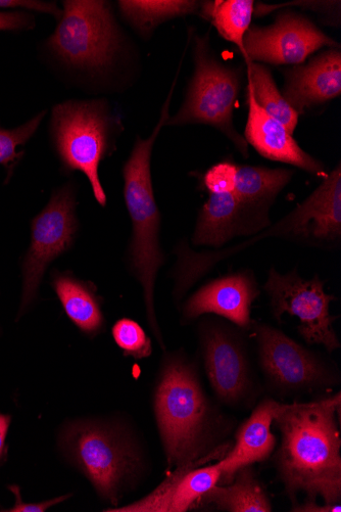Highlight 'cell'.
Here are the masks:
<instances>
[{"label": "cell", "instance_id": "obj_21", "mask_svg": "<svg viewBox=\"0 0 341 512\" xmlns=\"http://www.w3.org/2000/svg\"><path fill=\"white\" fill-rule=\"evenodd\" d=\"M198 504L229 512H271V500L252 465L240 469L228 486H214Z\"/></svg>", "mask_w": 341, "mask_h": 512}, {"label": "cell", "instance_id": "obj_2", "mask_svg": "<svg viewBox=\"0 0 341 512\" xmlns=\"http://www.w3.org/2000/svg\"><path fill=\"white\" fill-rule=\"evenodd\" d=\"M154 410L170 470L205 458L221 460L232 447L231 442L216 447L222 416L202 387L196 363L181 352L162 361Z\"/></svg>", "mask_w": 341, "mask_h": 512}, {"label": "cell", "instance_id": "obj_13", "mask_svg": "<svg viewBox=\"0 0 341 512\" xmlns=\"http://www.w3.org/2000/svg\"><path fill=\"white\" fill-rule=\"evenodd\" d=\"M289 242L319 249L341 244V165L302 204L284 218Z\"/></svg>", "mask_w": 341, "mask_h": 512}, {"label": "cell", "instance_id": "obj_18", "mask_svg": "<svg viewBox=\"0 0 341 512\" xmlns=\"http://www.w3.org/2000/svg\"><path fill=\"white\" fill-rule=\"evenodd\" d=\"M247 93L249 117L245 138L248 145L268 160L296 166L316 176L324 174L323 163L306 153L294 136L257 104L249 85Z\"/></svg>", "mask_w": 341, "mask_h": 512}, {"label": "cell", "instance_id": "obj_5", "mask_svg": "<svg viewBox=\"0 0 341 512\" xmlns=\"http://www.w3.org/2000/svg\"><path fill=\"white\" fill-rule=\"evenodd\" d=\"M121 130L120 118L104 100L69 101L53 109L51 132L62 167L66 172H82L102 207L108 200L100 165L116 150V137Z\"/></svg>", "mask_w": 341, "mask_h": 512}, {"label": "cell", "instance_id": "obj_26", "mask_svg": "<svg viewBox=\"0 0 341 512\" xmlns=\"http://www.w3.org/2000/svg\"><path fill=\"white\" fill-rule=\"evenodd\" d=\"M46 111H43L30 119L25 124L14 128L6 129L0 125V165L7 170L8 179L25 153L18 152V148L25 146L38 130Z\"/></svg>", "mask_w": 341, "mask_h": 512}, {"label": "cell", "instance_id": "obj_23", "mask_svg": "<svg viewBox=\"0 0 341 512\" xmlns=\"http://www.w3.org/2000/svg\"><path fill=\"white\" fill-rule=\"evenodd\" d=\"M199 15L210 21L218 33L243 54V40L255 15L253 0H215L203 2Z\"/></svg>", "mask_w": 341, "mask_h": 512}, {"label": "cell", "instance_id": "obj_27", "mask_svg": "<svg viewBox=\"0 0 341 512\" xmlns=\"http://www.w3.org/2000/svg\"><path fill=\"white\" fill-rule=\"evenodd\" d=\"M113 339L125 357L136 360L148 358L153 353L152 340L141 325L129 318L118 320L112 329Z\"/></svg>", "mask_w": 341, "mask_h": 512}, {"label": "cell", "instance_id": "obj_24", "mask_svg": "<svg viewBox=\"0 0 341 512\" xmlns=\"http://www.w3.org/2000/svg\"><path fill=\"white\" fill-rule=\"evenodd\" d=\"M200 2L192 0H164V2H142L123 0L118 6L124 18L141 34L148 35L159 25L187 15L199 14Z\"/></svg>", "mask_w": 341, "mask_h": 512}, {"label": "cell", "instance_id": "obj_4", "mask_svg": "<svg viewBox=\"0 0 341 512\" xmlns=\"http://www.w3.org/2000/svg\"><path fill=\"white\" fill-rule=\"evenodd\" d=\"M58 444L97 496L114 506L145 472L144 454L137 440L114 421L83 418L68 422L60 431Z\"/></svg>", "mask_w": 341, "mask_h": 512}, {"label": "cell", "instance_id": "obj_29", "mask_svg": "<svg viewBox=\"0 0 341 512\" xmlns=\"http://www.w3.org/2000/svg\"><path fill=\"white\" fill-rule=\"evenodd\" d=\"M236 164L225 160L211 167L203 176L202 184L208 193L233 192Z\"/></svg>", "mask_w": 341, "mask_h": 512}, {"label": "cell", "instance_id": "obj_22", "mask_svg": "<svg viewBox=\"0 0 341 512\" xmlns=\"http://www.w3.org/2000/svg\"><path fill=\"white\" fill-rule=\"evenodd\" d=\"M294 174L291 169L236 164L233 193L247 204L271 208Z\"/></svg>", "mask_w": 341, "mask_h": 512}, {"label": "cell", "instance_id": "obj_33", "mask_svg": "<svg viewBox=\"0 0 341 512\" xmlns=\"http://www.w3.org/2000/svg\"><path fill=\"white\" fill-rule=\"evenodd\" d=\"M291 511L295 512H340L341 506L340 503H325L324 505H319L317 501L306 500L305 504H294Z\"/></svg>", "mask_w": 341, "mask_h": 512}, {"label": "cell", "instance_id": "obj_28", "mask_svg": "<svg viewBox=\"0 0 341 512\" xmlns=\"http://www.w3.org/2000/svg\"><path fill=\"white\" fill-rule=\"evenodd\" d=\"M291 6L310 9L312 12L321 14L323 19H327L328 25H340V2H294L279 6L258 5L255 8V14L257 17H262L277 9Z\"/></svg>", "mask_w": 341, "mask_h": 512}, {"label": "cell", "instance_id": "obj_19", "mask_svg": "<svg viewBox=\"0 0 341 512\" xmlns=\"http://www.w3.org/2000/svg\"><path fill=\"white\" fill-rule=\"evenodd\" d=\"M279 405L273 399H265L239 428L234 446L218 462L222 484L230 483L240 469L271 456L277 442L271 427Z\"/></svg>", "mask_w": 341, "mask_h": 512}, {"label": "cell", "instance_id": "obj_8", "mask_svg": "<svg viewBox=\"0 0 341 512\" xmlns=\"http://www.w3.org/2000/svg\"><path fill=\"white\" fill-rule=\"evenodd\" d=\"M324 285L318 274L305 279L297 269L281 274L271 268L264 290L276 320L281 322L285 313L297 316L298 331L304 341L308 345H322L331 353L340 348L333 329L337 316L330 314V303L336 298L325 293Z\"/></svg>", "mask_w": 341, "mask_h": 512}, {"label": "cell", "instance_id": "obj_31", "mask_svg": "<svg viewBox=\"0 0 341 512\" xmlns=\"http://www.w3.org/2000/svg\"><path fill=\"white\" fill-rule=\"evenodd\" d=\"M10 491L14 494L16 500L15 505L10 509H5L2 511H9V512H45L47 509H50L51 507H54L58 504L64 503L68 499H70L73 494H66L62 495L60 497H56L50 500H45L41 502H35V503H27L24 502L22 499L20 487L17 485H12L9 487Z\"/></svg>", "mask_w": 341, "mask_h": 512}, {"label": "cell", "instance_id": "obj_32", "mask_svg": "<svg viewBox=\"0 0 341 512\" xmlns=\"http://www.w3.org/2000/svg\"><path fill=\"white\" fill-rule=\"evenodd\" d=\"M34 16L21 11L0 10V31H24L33 29Z\"/></svg>", "mask_w": 341, "mask_h": 512}, {"label": "cell", "instance_id": "obj_9", "mask_svg": "<svg viewBox=\"0 0 341 512\" xmlns=\"http://www.w3.org/2000/svg\"><path fill=\"white\" fill-rule=\"evenodd\" d=\"M77 231L76 193L69 183L32 220L31 244L23 262L20 316L36 299L48 265L73 248Z\"/></svg>", "mask_w": 341, "mask_h": 512}, {"label": "cell", "instance_id": "obj_3", "mask_svg": "<svg viewBox=\"0 0 341 512\" xmlns=\"http://www.w3.org/2000/svg\"><path fill=\"white\" fill-rule=\"evenodd\" d=\"M177 77L162 108L160 120L149 138L137 137L123 166L124 199L131 220L127 265L143 290L146 319L159 345L166 349L155 305V286L166 256L160 244L161 213L152 180V154L157 138L169 119V107Z\"/></svg>", "mask_w": 341, "mask_h": 512}, {"label": "cell", "instance_id": "obj_30", "mask_svg": "<svg viewBox=\"0 0 341 512\" xmlns=\"http://www.w3.org/2000/svg\"><path fill=\"white\" fill-rule=\"evenodd\" d=\"M0 10L37 12L51 15L58 20H60L63 15V10L55 3L38 2V0H0Z\"/></svg>", "mask_w": 341, "mask_h": 512}, {"label": "cell", "instance_id": "obj_12", "mask_svg": "<svg viewBox=\"0 0 341 512\" xmlns=\"http://www.w3.org/2000/svg\"><path fill=\"white\" fill-rule=\"evenodd\" d=\"M322 48L340 49V45L306 17L282 13L271 26H251L242 57L246 63L300 65Z\"/></svg>", "mask_w": 341, "mask_h": 512}, {"label": "cell", "instance_id": "obj_16", "mask_svg": "<svg viewBox=\"0 0 341 512\" xmlns=\"http://www.w3.org/2000/svg\"><path fill=\"white\" fill-rule=\"evenodd\" d=\"M214 459L205 458L174 469L148 496L122 507L107 508L108 512H185L198 505L201 498L220 483L222 472L218 463L202 468Z\"/></svg>", "mask_w": 341, "mask_h": 512}, {"label": "cell", "instance_id": "obj_11", "mask_svg": "<svg viewBox=\"0 0 341 512\" xmlns=\"http://www.w3.org/2000/svg\"><path fill=\"white\" fill-rule=\"evenodd\" d=\"M206 374L217 398L229 406L245 403L255 388L246 341L229 324L206 319L199 330Z\"/></svg>", "mask_w": 341, "mask_h": 512}, {"label": "cell", "instance_id": "obj_34", "mask_svg": "<svg viewBox=\"0 0 341 512\" xmlns=\"http://www.w3.org/2000/svg\"><path fill=\"white\" fill-rule=\"evenodd\" d=\"M11 426V416L0 413V460L7 450V437Z\"/></svg>", "mask_w": 341, "mask_h": 512}, {"label": "cell", "instance_id": "obj_6", "mask_svg": "<svg viewBox=\"0 0 341 512\" xmlns=\"http://www.w3.org/2000/svg\"><path fill=\"white\" fill-rule=\"evenodd\" d=\"M194 73L186 99L178 113L165 126L205 124L217 128L233 143L238 152L249 158L246 138L233 123V111L240 90L238 70L220 63L211 53L209 38L194 37Z\"/></svg>", "mask_w": 341, "mask_h": 512}, {"label": "cell", "instance_id": "obj_1", "mask_svg": "<svg viewBox=\"0 0 341 512\" xmlns=\"http://www.w3.org/2000/svg\"><path fill=\"white\" fill-rule=\"evenodd\" d=\"M340 393L308 403L281 404L273 424L281 434L275 455L278 477L292 503L307 500L340 503Z\"/></svg>", "mask_w": 341, "mask_h": 512}, {"label": "cell", "instance_id": "obj_20", "mask_svg": "<svg viewBox=\"0 0 341 512\" xmlns=\"http://www.w3.org/2000/svg\"><path fill=\"white\" fill-rule=\"evenodd\" d=\"M52 286L69 319L84 335L95 338L105 330L103 300L92 283L69 272L55 271Z\"/></svg>", "mask_w": 341, "mask_h": 512}, {"label": "cell", "instance_id": "obj_7", "mask_svg": "<svg viewBox=\"0 0 341 512\" xmlns=\"http://www.w3.org/2000/svg\"><path fill=\"white\" fill-rule=\"evenodd\" d=\"M50 49L69 66L93 73L106 72L122 48V37L107 2L67 0Z\"/></svg>", "mask_w": 341, "mask_h": 512}, {"label": "cell", "instance_id": "obj_25", "mask_svg": "<svg viewBox=\"0 0 341 512\" xmlns=\"http://www.w3.org/2000/svg\"><path fill=\"white\" fill-rule=\"evenodd\" d=\"M248 81L257 104L272 118L282 124L292 135L295 133L299 114L290 107L279 91L271 71L259 63H246Z\"/></svg>", "mask_w": 341, "mask_h": 512}, {"label": "cell", "instance_id": "obj_15", "mask_svg": "<svg viewBox=\"0 0 341 512\" xmlns=\"http://www.w3.org/2000/svg\"><path fill=\"white\" fill-rule=\"evenodd\" d=\"M261 292L251 270H241L214 279L190 296L182 307V319L189 322L205 314L221 316L242 331H251L254 302Z\"/></svg>", "mask_w": 341, "mask_h": 512}, {"label": "cell", "instance_id": "obj_17", "mask_svg": "<svg viewBox=\"0 0 341 512\" xmlns=\"http://www.w3.org/2000/svg\"><path fill=\"white\" fill-rule=\"evenodd\" d=\"M282 96L299 115L326 104L341 93V53L330 49L306 65L284 71Z\"/></svg>", "mask_w": 341, "mask_h": 512}, {"label": "cell", "instance_id": "obj_14", "mask_svg": "<svg viewBox=\"0 0 341 512\" xmlns=\"http://www.w3.org/2000/svg\"><path fill=\"white\" fill-rule=\"evenodd\" d=\"M270 208L247 204L233 192H212L199 212L192 244L219 249L235 238L256 237L269 228Z\"/></svg>", "mask_w": 341, "mask_h": 512}, {"label": "cell", "instance_id": "obj_10", "mask_svg": "<svg viewBox=\"0 0 341 512\" xmlns=\"http://www.w3.org/2000/svg\"><path fill=\"white\" fill-rule=\"evenodd\" d=\"M260 366L271 387L283 393L306 392L336 383L327 362L280 330L254 321Z\"/></svg>", "mask_w": 341, "mask_h": 512}]
</instances>
